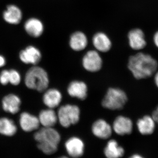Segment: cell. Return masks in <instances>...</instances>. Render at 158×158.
<instances>
[{
	"instance_id": "6da1fadb",
	"label": "cell",
	"mask_w": 158,
	"mask_h": 158,
	"mask_svg": "<svg viewBox=\"0 0 158 158\" xmlns=\"http://www.w3.org/2000/svg\"><path fill=\"white\" fill-rule=\"evenodd\" d=\"M127 66L135 78L142 80L154 74L157 70L158 62L150 54L139 52L130 57Z\"/></svg>"
},
{
	"instance_id": "7a4b0ae2",
	"label": "cell",
	"mask_w": 158,
	"mask_h": 158,
	"mask_svg": "<svg viewBox=\"0 0 158 158\" xmlns=\"http://www.w3.org/2000/svg\"><path fill=\"white\" fill-rule=\"evenodd\" d=\"M34 138L37 142V148L48 155L56 152L61 140L59 132L52 127L42 128L34 134Z\"/></svg>"
},
{
	"instance_id": "3957f363",
	"label": "cell",
	"mask_w": 158,
	"mask_h": 158,
	"mask_svg": "<svg viewBox=\"0 0 158 158\" xmlns=\"http://www.w3.org/2000/svg\"><path fill=\"white\" fill-rule=\"evenodd\" d=\"M49 82L48 73L41 67L34 66L26 73L25 83L30 89L42 92L48 87Z\"/></svg>"
},
{
	"instance_id": "277c9868",
	"label": "cell",
	"mask_w": 158,
	"mask_h": 158,
	"mask_svg": "<svg viewBox=\"0 0 158 158\" xmlns=\"http://www.w3.org/2000/svg\"><path fill=\"white\" fill-rule=\"evenodd\" d=\"M128 98L123 90L118 88H110L102 102L104 107L116 110L122 109L127 102Z\"/></svg>"
},
{
	"instance_id": "5b68a950",
	"label": "cell",
	"mask_w": 158,
	"mask_h": 158,
	"mask_svg": "<svg viewBox=\"0 0 158 158\" xmlns=\"http://www.w3.org/2000/svg\"><path fill=\"white\" fill-rule=\"evenodd\" d=\"M58 120L63 127L67 128L76 124L80 119V110L75 105H66L59 109Z\"/></svg>"
},
{
	"instance_id": "8992f818",
	"label": "cell",
	"mask_w": 158,
	"mask_h": 158,
	"mask_svg": "<svg viewBox=\"0 0 158 158\" xmlns=\"http://www.w3.org/2000/svg\"><path fill=\"white\" fill-rule=\"evenodd\" d=\"M128 39L130 47L134 50H142L147 46L145 34L141 29L135 28L130 31Z\"/></svg>"
},
{
	"instance_id": "52a82bcc",
	"label": "cell",
	"mask_w": 158,
	"mask_h": 158,
	"mask_svg": "<svg viewBox=\"0 0 158 158\" xmlns=\"http://www.w3.org/2000/svg\"><path fill=\"white\" fill-rule=\"evenodd\" d=\"M102 63L101 58L96 51H89L83 59L84 68L91 72H95L99 70L102 68Z\"/></svg>"
},
{
	"instance_id": "ba28073f",
	"label": "cell",
	"mask_w": 158,
	"mask_h": 158,
	"mask_svg": "<svg viewBox=\"0 0 158 158\" xmlns=\"http://www.w3.org/2000/svg\"><path fill=\"white\" fill-rule=\"evenodd\" d=\"M132 121L128 117L119 116L116 117L113 124V129L119 135H130L133 131Z\"/></svg>"
},
{
	"instance_id": "9c48e42d",
	"label": "cell",
	"mask_w": 158,
	"mask_h": 158,
	"mask_svg": "<svg viewBox=\"0 0 158 158\" xmlns=\"http://www.w3.org/2000/svg\"><path fill=\"white\" fill-rule=\"evenodd\" d=\"M19 58L23 63L36 65L41 60V55L38 49L30 46L20 52Z\"/></svg>"
},
{
	"instance_id": "30bf717a",
	"label": "cell",
	"mask_w": 158,
	"mask_h": 158,
	"mask_svg": "<svg viewBox=\"0 0 158 158\" xmlns=\"http://www.w3.org/2000/svg\"><path fill=\"white\" fill-rule=\"evenodd\" d=\"M65 147L68 154L72 157H80L84 154V143L81 139L77 137L68 139L65 142Z\"/></svg>"
},
{
	"instance_id": "8fae6325",
	"label": "cell",
	"mask_w": 158,
	"mask_h": 158,
	"mask_svg": "<svg viewBox=\"0 0 158 158\" xmlns=\"http://www.w3.org/2000/svg\"><path fill=\"white\" fill-rule=\"evenodd\" d=\"M136 124L138 131L141 135H149L155 131L156 123L152 116L147 115L139 118Z\"/></svg>"
},
{
	"instance_id": "7c38bea8",
	"label": "cell",
	"mask_w": 158,
	"mask_h": 158,
	"mask_svg": "<svg viewBox=\"0 0 158 158\" xmlns=\"http://www.w3.org/2000/svg\"><path fill=\"white\" fill-rule=\"evenodd\" d=\"M19 124L23 131L29 132L39 127V118L27 112H23L20 116Z\"/></svg>"
},
{
	"instance_id": "4fadbf2b",
	"label": "cell",
	"mask_w": 158,
	"mask_h": 158,
	"mask_svg": "<svg viewBox=\"0 0 158 158\" xmlns=\"http://www.w3.org/2000/svg\"><path fill=\"white\" fill-rule=\"evenodd\" d=\"M21 101L17 95L9 94L6 95L2 101L3 110L7 113L15 114L20 110Z\"/></svg>"
},
{
	"instance_id": "5bb4252c",
	"label": "cell",
	"mask_w": 158,
	"mask_h": 158,
	"mask_svg": "<svg viewBox=\"0 0 158 158\" xmlns=\"http://www.w3.org/2000/svg\"><path fill=\"white\" fill-rule=\"evenodd\" d=\"M94 135L101 139H106L112 135V129L110 124L103 119H98L94 123L92 127Z\"/></svg>"
},
{
	"instance_id": "9a60e30c",
	"label": "cell",
	"mask_w": 158,
	"mask_h": 158,
	"mask_svg": "<svg viewBox=\"0 0 158 158\" xmlns=\"http://www.w3.org/2000/svg\"><path fill=\"white\" fill-rule=\"evenodd\" d=\"M68 92L72 97L77 98L79 99L85 100L87 98L88 88L84 82L74 81L69 86Z\"/></svg>"
},
{
	"instance_id": "2e32d148",
	"label": "cell",
	"mask_w": 158,
	"mask_h": 158,
	"mask_svg": "<svg viewBox=\"0 0 158 158\" xmlns=\"http://www.w3.org/2000/svg\"><path fill=\"white\" fill-rule=\"evenodd\" d=\"M62 99V94L59 90L56 89H50L46 91L44 94L43 100L47 106L53 109L59 106Z\"/></svg>"
},
{
	"instance_id": "e0dca14e",
	"label": "cell",
	"mask_w": 158,
	"mask_h": 158,
	"mask_svg": "<svg viewBox=\"0 0 158 158\" xmlns=\"http://www.w3.org/2000/svg\"><path fill=\"white\" fill-rule=\"evenodd\" d=\"M3 18L6 22L11 24H18L22 18L20 9L14 5H10L3 13Z\"/></svg>"
},
{
	"instance_id": "ac0fdd59",
	"label": "cell",
	"mask_w": 158,
	"mask_h": 158,
	"mask_svg": "<svg viewBox=\"0 0 158 158\" xmlns=\"http://www.w3.org/2000/svg\"><path fill=\"white\" fill-rule=\"evenodd\" d=\"M39 120L44 127H52L58 120V116L52 109L42 110L39 114Z\"/></svg>"
},
{
	"instance_id": "d6986e66",
	"label": "cell",
	"mask_w": 158,
	"mask_h": 158,
	"mask_svg": "<svg viewBox=\"0 0 158 158\" xmlns=\"http://www.w3.org/2000/svg\"><path fill=\"white\" fill-rule=\"evenodd\" d=\"M24 28L27 34L34 37H40L44 31L42 23L39 19L35 18L30 19L27 20L25 23Z\"/></svg>"
},
{
	"instance_id": "ffe728a7",
	"label": "cell",
	"mask_w": 158,
	"mask_h": 158,
	"mask_svg": "<svg viewBox=\"0 0 158 158\" xmlns=\"http://www.w3.org/2000/svg\"><path fill=\"white\" fill-rule=\"evenodd\" d=\"M125 151L123 148L118 145L115 140H110L104 149L105 156L109 158H118L124 155Z\"/></svg>"
},
{
	"instance_id": "44dd1931",
	"label": "cell",
	"mask_w": 158,
	"mask_h": 158,
	"mask_svg": "<svg viewBox=\"0 0 158 158\" xmlns=\"http://www.w3.org/2000/svg\"><path fill=\"white\" fill-rule=\"evenodd\" d=\"M88 44V40L84 33L77 32L71 36L70 45L71 48L76 51L83 50Z\"/></svg>"
},
{
	"instance_id": "7402d4cb",
	"label": "cell",
	"mask_w": 158,
	"mask_h": 158,
	"mask_svg": "<svg viewBox=\"0 0 158 158\" xmlns=\"http://www.w3.org/2000/svg\"><path fill=\"white\" fill-rule=\"evenodd\" d=\"M93 43L94 47L100 52H108L111 47V42L109 37L106 34L99 33L95 34L93 38Z\"/></svg>"
},
{
	"instance_id": "603a6c76",
	"label": "cell",
	"mask_w": 158,
	"mask_h": 158,
	"mask_svg": "<svg viewBox=\"0 0 158 158\" xmlns=\"http://www.w3.org/2000/svg\"><path fill=\"white\" fill-rule=\"evenodd\" d=\"M17 131V127L13 120L6 117L0 118V134L10 137L14 135Z\"/></svg>"
},
{
	"instance_id": "cb8c5ba5",
	"label": "cell",
	"mask_w": 158,
	"mask_h": 158,
	"mask_svg": "<svg viewBox=\"0 0 158 158\" xmlns=\"http://www.w3.org/2000/svg\"><path fill=\"white\" fill-rule=\"evenodd\" d=\"M9 83L16 86L19 85L21 81V76L19 73L15 69L9 70Z\"/></svg>"
},
{
	"instance_id": "d4e9b609",
	"label": "cell",
	"mask_w": 158,
	"mask_h": 158,
	"mask_svg": "<svg viewBox=\"0 0 158 158\" xmlns=\"http://www.w3.org/2000/svg\"><path fill=\"white\" fill-rule=\"evenodd\" d=\"M9 70H4L0 74V83L2 85H6L9 83Z\"/></svg>"
},
{
	"instance_id": "484cf974",
	"label": "cell",
	"mask_w": 158,
	"mask_h": 158,
	"mask_svg": "<svg viewBox=\"0 0 158 158\" xmlns=\"http://www.w3.org/2000/svg\"><path fill=\"white\" fill-rule=\"evenodd\" d=\"M152 116L153 118L154 119L156 124L158 125V106L156 107L154 110L153 111Z\"/></svg>"
},
{
	"instance_id": "4316f807",
	"label": "cell",
	"mask_w": 158,
	"mask_h": 158,
	"mask_svg": "<svg viewBox=\"0 0 158 158\" xmlns=\"http://www.w3.org/2000/svg\"><path fill=\"white\" fill-rule=\"evenodd\" d=\"M153 41L156 47L158 48V31H156L153 37Z\"/></svg>"
},
{
	"instance_id": "83f0119b",
	"label": "cell",
	"mask_w": 158,
	"mask_h": 158,
	"mask_svg": "<svg viewBox=\"0 0 158 158\" xmlns=\"http://www.w3.org/2000/svg\"><path fill=\"white\" fill-rule=\"evenodd\" d=\"M6 59L2 56H0V67H2L6 64Z\"/></svg>"
},
{
	"instance_id": "f1b7e54d",
	"label": "cell",
	"mask_w": 158,
	"mask_h": 158,
	"mask_svg": "<svg viewBox=\"0 0 158 158\" xmlns=\"http://www.w3.org/2000/svg\"><path fill=\"white\" fill-rule=\"evenodd\" d=\"M154 82L156 87L158 88V70L154 74Z\"/></svg>"
},
{
	"instance_id": "f546056e",
	"label": "cell",
	"mask_w": 158,
	"mask_h": 158,
	"mask_svg": "<svg viewBox=\"0 0 158 158\" xmlns=\"http://www.w3.org/2000/svg\"><path fill=\"white\" fill-rule=\"evenodd\" d=\"M143 157L141 155L139 154H135L131 156V158H142Z\"/></svg>"
}]
</instances>
